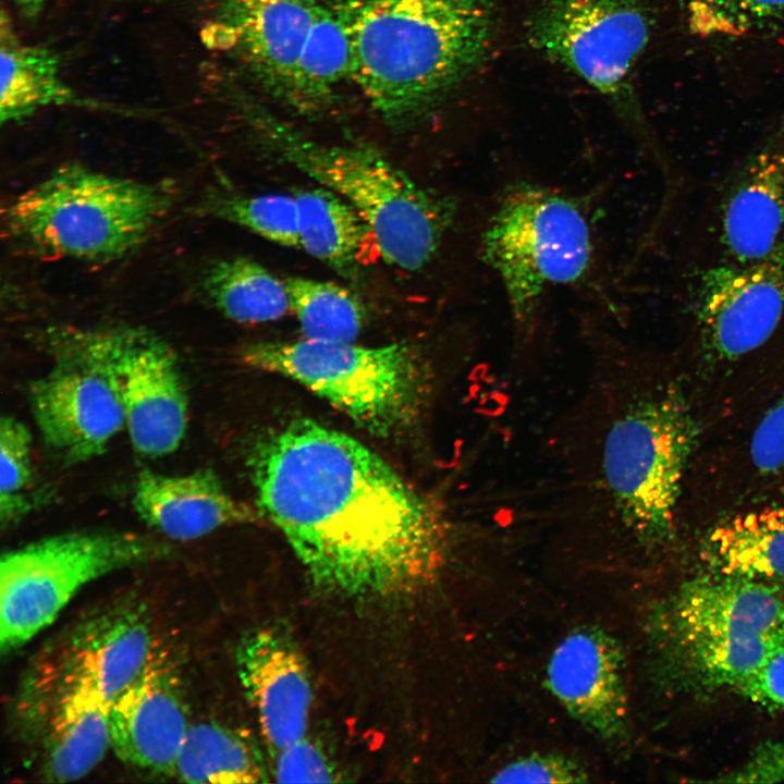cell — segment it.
Wrapping results in <instances>:
<instances>
[{
    "instance_id": "obj_1",
    "label": "cell",
    "mask_w": 784,
    "mask_h": 784,
    "mask_svg": "<svg viewBox=\"0 0 784 784\" xmlns=\"http://www.w3.org/2000/svg\"><path fill=\"white\" fill-rule=\"evenodd\" d=\"M258 502L311 583L344 597L407 592L444 566L452 524L354 438L309 419L255 448Z\"/></svg>"
},
{
    "instance_id": "obj_2",
    "label": "cell",
    "mask_w": 784,
    "mask_h": 784,
    "mask_svg": "<svg viewBox=\"0 0 784 784\" xmlns=\"http://www.w3.org/2000/svg\"><path fill=\"white\" fill-rule=\"evenodd\" d=\"M696 441L675 389L638 388L618 355L600 356L553 437L565 479L558 514L665 544Z\"/></svg>"
},
{
    "instance_id": "obj_3",
    "label": "cell",
    "mask_w": 784,
    "mask_h": 784,
    "mask_svg": "<svg viewBox=\"0 0 784 784\" xmlns=\"http://www.w3.org/2000/svg\"><path fill=\"white\" fill-rule=\"evenodd\" d=\"M351 45L352 79L390 125L418 121L485 59L495 0H332Z\"/></svg>"
},
{
    "instance_id": "obj_4",
    "label": "cell",
    "mask_w": 784,
    "mask_h": 784,
    "mask_svg": "<svg viewBox=\"0 0 784 784\" xmlns=\"http://www.w3.org/2000/svg\"><path fill=\"white\" fill-rule=\"evenodd\" d=\"M649 639L658 672L672 688L737 690L784 650V593L765 581L709 572L657 605Z\"/></svg>"
},
{
    "instance_id": "obj_5",
    "label": "cell",
    "mask_w": 784,
    "mask_h": 784,
    "mask_svg": "<svg viewBox=\"0 0 784 784\" xmlns=\"http://www.w3.org/2000/svg\"><path fill=\"white\" fill-rule=\"evenodd\" d=\"M172 200L166 184L68 162L8 203L2 231L27 256L105 264L145 243Z\"/></svg>"
},
{
    "instance_id": "obj_6",
    "label": "cell",
    "mask_w": 784,
    "mask_h": 784,
    "mask_svg": "<svg viewBox=\"0 0 784 784\" xmlns=\"http://www.w3.org/2000/svg\"><path fill=\"white\" fill-rule=\"evenodd\" d=\"M253 121L262 145L275 157L360 215L387 264L417 271L433 258L451 209L381 154L367 146L315 142L267 114Z\"/></svg>"
},
{
    "instance_id": "obj_7",
    "label": "cell",
    "mask_w": 784,
    "mask_h": 784,
    "mask_svg": "<svg viewBox=\"0 0 784 784\" xmlns=\"http://www.w3.org/2000/svg\"><path fill=\"white\" fill-rule=\"evenodd\" d=\"M241 357L252 367L302 383L382 437L413 424L432 388L429 367L405 343L369 347L305 338L250 343Z\"/></svg>"
},
{
    "instance_id": "obj_8",
    "label": "cell",
    "mask_w": 784,
    "mask_h": 784,
    "mask_svg": "<svg viewBox=\"0 0 784 784\" xmlns=\"http://www.w3.org/2000/svg\"><path fill=\"white\" fill-rule=\"evenodd\" d=\"M591 244L587 219L568 198L526 182L502 194L482 234V257L502 282L522 344L534 335L546 290L586 273Z\"/></svg>"
},
{
    "instance_id": "obj_9",
    "label": "cell",
    "mask_w": 784,
    "mask_h": 784,
    "mask_svg": "<svg viewBox=\"0 0 784 784\" xmlns=\"http://www.w3.org/2000/svg\"><path fill=\"white\" fill-rule=\"evenodd\" d=\"M167 543L115 531L72 532L32 542L0 562V647L11 652L51 624L88 583L164 559Z\"/></svg>"
},
{
    "instance_id": "obj_10",
    "label": "cell",
    "mask_w": 784,
    "mask_h": 784,
    "mask_svg": "<svg viewBox=\"0 0 784 784\" xmlns=\"http://www.w3.org/2000/svg\"><path fill=\"white\" fill-rule=\"evenodd\" d=\"M530 47L608 98L657 155L633 90L651 22L636 0H543L525 26ZM663 159V158H662Z\"/></svg>"
},
{
    "instance_id": "obj_11",
    "label": "cell",
    "mask_w": 784,
    "mask_h": 784,
    "mask_svg": "<svg viewBox=\"0 0 784 784\" xmlns=\"http://www.w3.org/2000/svg\"><path fill=\"white\" fill-rule=\"evenodd\" d=\"M52 369L30 389V403L46 443L63 458L101 454L125 427L115 372L95 329L50 330Z\"/></svg>"
},
{
    "instance_id": "obj_12",
    "label": "cell",
    "mask_w": 784,
    "mask_h": 784,
    "mask_svg": "<svg viewBox=\"0 0 784 784\" xmlns=\"http://www.w3.org/2000/svg\"><path fill=\"white\" fill-rule=\"evenodd\" d=\"M95 332L115 372L134 449L150 457L175 451L187 426V394L172 347L142 328Z\"/></svg>"
},
{
    "instance_id": "obj_13",
    "label": "cell",
    "mask_w": 784,
    "mask_h": 784,
    "mask_svg": "<svg viewBox=\"0 0 784 784\" xmlns=\"http://www.w3.org/2000/svg\"><path fill=\"white\" fill-rule=\"evenodd\" d=\"M157 641L146 611L131 602L107 605L74 626L48 653L33 688L47 705L62 691L86 684L111 702L138 676Z\"/></svg>"
},
{
    "instance_id": "obj_14",
    "label": "cell",
    "mask_w": 784,
    "mask_h": 784,
    "mask_svg": "<svg viewBox=\"0 0 784 784\" xmlns=\"http://www.w3.org/2000/svg\"><path fill=\"white\" fill-rule=\"evenodd\" d=\"M784 315V237L754 261L709 267L697 283L696 323L703 347L739 358L765 343Z\"/></svg>"
},
{
    "instance_id": "obj_15",
    "label": "cell",
    "mask_w": 784,
    "mask_h": 784,
    "mask_svg": "<svg viewBox=\"0 0 784 784\" xmlns=\"http://www.w3.org/2000/svg\"><path fill=\"white\" fill-rule=\"evenodd\" d=\"M326 0H223L208 41L234 52L279 97L294 103L299 63Z\"/></svg>"
},
{
    "instance_id": "obj_16",
    "label": "cell",
    "mask_w": 784,
    "mask_h": 784,
    "mask_svg": "<svg viewBox=\"0 0 784 784\" xmlns=\"http://www.w3.org/2000/svg\"><path fill=\"white\" fill-rule=\"evenodd\" d=\"M551 695L576 722L602 740L626 737L629 707L622 646L601 627L578 626L554 647L547 663Z\"/></svg>"
},
{
    "instance_id": "obj_17",
    "label": "cell",
    "mask_w": 784,
    "mask_h": 784,
    "mask_svg": "<svg viewBox=\"0 0 784 784\" xmlns=\"http://www.w3.org/2000/svg\"><path fill=\"white\" fill-rule=\"evenodd\" d=\"M189 725L176 661L157 645L143 671L110 705L111 749L132 767L173 776Z\"/></svg>"
},
{
    "instance_id": "obj_18",
    "label": "cell",
    "mask_w": 784,
    "mask_h": 784,
    "mask_svg": "<svg viewBox=\"0 0 784 784\" xmlns=\"http://www.w3.org/2000/svg\"><path fill=\"white\" fill-rule=\"evenodd\" d=\"M236 670L271 755L306 736L313 686L285 633L264 627L246 635L236 649Z\"/></svg>"
},
{
    "instance_id": "obj_19",
    "label": "cell",
    "mask_w": 784,
    "mask_h": 784,
    "mask_svg": "<svg viewBox=\"0 0 784 784\" xmlns=\"http://www.w3.org/2000/svg\"><path fill=\"white\" fill-rule=\"evenodd\" d=\"M720 235L732 260L767 256L784 237V121L735 173L722 199Z\"/></svg>"
},
{
    "instance_id": "obj_20",
    "label": "cell",
    "mask_w": 784,
    "mask_h": 784,
    "mask_svg": "<svg viewBox=\"0 0 784 784\" xmlns=\"http://www.w3.org/2000/svg\"><path fill=\"white\" fill-rule=\"evenodd\" d=\"M133 505L150 527L182 541L258 519L253 509L233 498L207 469L173 476L144 470L134 486Z\"/></svg>"
},
{
    "instance_id": "obj_21",
    "label": "cell",
    "mask_w": 784,
    "mask_h": 784,
    "mask_svg": "<svg viewBox=\"0 0 784 784\" xmlns=\"http://www.w3.org/2000/svg\"><path fill=\"white\" fill-rule=\"evenodd\" d=\"M42 775L65 783L88 774L111 748L110 703L89 685L56 696L44 709Z\"/></svg>"
},
{
    "instance_id": "obj_22",
    "label": "cell",
    "mask_w": 784,
    "mask_h": 784,
    "mask_svg": "<svg viewBox=\"0 0 784 784\" xmlns=\"http://www.w3.org/2000/svg\"><path fill=\"white\" fill-rule=\"evenodd\" d=\"M0 35L2 124L21 122L49 106L98 107L97 101L78 96L63 81L52 50L19 41L4 12Z\"/></svg>"
},
{
    "instance_id": "obj_23",
    "label": "cell",
    "mask_w": 784,
    "mask_h": 784,
    "mask_svg": "<svg viewBox=\"0 0 784 784\" xmlns=\"http://www.w3.org/2000/svg\"><path fill=\"white\" fill-rule=\"evenodd\" d=\"M701 556L709 572L765 583L784 580V507L724 520L709 532Z\"/></svg>"
},
{
    "instance_id": "obj_24",
    "label": "cell",
    "mask_w": 784,
    "mask_h": 784,
    "mask_svg": "<svg viewBox=\"0 0 784 784\" xmlns=\"http://www.w3.org/2000/svg\"><path fill=\"white\" fill-rule=\"evenodd\" d=\"M298 208L299 247L340 275L355 279L366 240L372 234L360 215L326 187L294 193Z\"/></svg>"
},
{
    "instance_id": "obj_25",
    "label": "cell",
    "mask_w": 784,
    "mask_h": 784,
    "mask_svg": "<svg viewBox=\"0 0 784 784\" xmlns=\"http://www.w3.org/2000/svg\"><path fill=\"white\" fill-rule=\"evenodd\" d=\"M200 289L220 314L240 323L275 321L291 310L285 281L247 257L211 262L201 274Z\"/></svg>"
},
{
    "instance_id": "obj_26",
    "label": "cell",
    "mask_w": 784,
    "mask_h": 784,
    "mask_svg": "<svg viewBox=\"0 0 784 784\" xmlns=\"http://www.w3.org/2000/svg\"><path fill=\"white\" fill-rule=\"evenodd\" d=\"M259 749L243 733L215 721L191 723L173 776L188 783L268 782Z\"/></svg>"
},
{
    "instance_id": "obj_27",
    "label": "cell",
    "mask_w": 784,
    "mask_h": 784,
    "mask_svg": "<svg viewBox=\"0 0 784 784\" xmlns=\"http://www.w3.org/2000/svg\"><path fill=\"white\" fill-rule=\"evenodd\" d=\"M347 78H352L348 35L338 11L326 0L299 63L293 106L320 107Z\"/></svg>"
},
{
    "instance_id": "obj_28",
    "label": "cell",
    "mask_w": 784,
    "mask_h": 784,
    "mask_svg": "<svg viewBox=\"0 0 784 784\" xmlns=\"http://www.w3.org/2000/svg\"><path fill=\"white\" fill-rule=\"evenodd\" d=\"M291 310L304 336L310 340L353 342L366 321L359 297L334 282L289 277Z\"/></svg>"
},
{
    "instance_id": "obj_29",
    "label": "cell",
    "mask_w": 784,
    "mask_h": 784,
    "mask_svg": "<svg viewBox=\"0 0 784 784\" xmlns=\"http://www.w3.org/2000/svg\"><path fill=\"white\" fill-rule=\"evenodd\" d=\"M689 33L702 39L777 37L784 0H678Z\"/></svg>"
},
{
    "instance_id": "obj_30",
    "label": "cell",
    "mask_w": 784,
    "mask_h": 784,
    "mask_svg": "<svg viewBox=\"0 0 784 784\" xmlns=\"http://www.w3.org/2000/svg\"><path fill=\"white\" fill-rule=\"evenodd\" d=\"M196 210L242 226L260 237L286 247H299L298 208L290 195H244L212 189Z\"/></svg>"
},
{
    "instance_id": "obj_31",
    "label": "cell",
    "mask_w": 784,
    "mask_h": 784,
    "mask_svg": "<svg viewBox=\"0 0 784 784\" xmlns=\"http://www.w3.org/2000/svg\"><path fill=\"white\" fill-rule=\"evenodd\" d=\"M34 480L32 437L17 419L3 416L0 422V517L9 526L30 506L26 490Z\"/></svg>"
},
{
    "instance_id": "obj_32",
    "label": "cell",
    "mask_w": 784,
    "mask_h": 784,
    "mask_svg": "<svg viewBox=\"0 0 784 784\" xmlns=\"http://www.w3.org/2000/svg\"><path fill=\"white\" fill-rule=\"evenodd\" d=\"M584 764L560 752H532L513 759L495 771L492 783L571 784L589 782Z\"/></svg>"
},
{
    "instance_id": "obj_33",
    "label": "cell",
    "mask_w": 784,
    "mask_h": 784,
    "mask_svg": "<svg viewBox=\"0 0 784 784\" xmlns=\"http://www.w3.org/2000/svg\"><path fill=\"white\" fill-rule=\"evenodd\" d=\"M272 756V775L279 783H331L338 781L336 767L323 749L307 736Z\"/></svg>"
},
{
    "instance_id": "obj_34",
    "label": "cell",
    "mask_w": 784,
    "mask_h": 784,
    "mask_svg": "<svg viewBox=\"0 0 784 784\" xmlns=\"http://www.w3.org/2000/svg\"><path fill=\"white\" fill-rule=\"evenodd\" d=\"M784 781V736L755 749L737 768L707 782L763 784Z\"/></svg>"
},
{
    "instance_id": "obj_35",
    "label": "cell",
    "mask_w": 784,
    "mask_h": 784,
    "mask_svg": "<svg viewBox=\"0 0 784 784\" xmlns=\"http://www.w3.org/2000/svg\"><path fill=\"white\" fill-rule=\"evenodd\" d=\"M750 454L763 474L775 473L784 466V394L757 426Z\"/></svg>"
},
{
    "instance_id": "obj_36",
    "label": "cell",
    "mask_w": 784,
    "mask_h": 784,
    "mask_svg": "<svg viewBox=\"0 0 784 784\" xmlns=\"http://www.w3.org/2000/svg\"><path fill=\"white\" fill-rule=\"evenodd\" d=\"M737 691L762 707L784 710V650L746 679Z\"/></svg>"
},
{
    "instance_id": "obj_37",
    "label": "cell",
    "mask_w": 784,
    "mask_h": 784,
    "mask_svg": "<svg viewBox=\"0 0 784 784\" xmlns=\"http://www.w3.org/2000/svg\"><path fill=\"white\" fill-rule=\"evenodd\" d=\"M21 12L28 19H35L42 10L45 0H14Z\"/></svg>"
}]
</instances>
